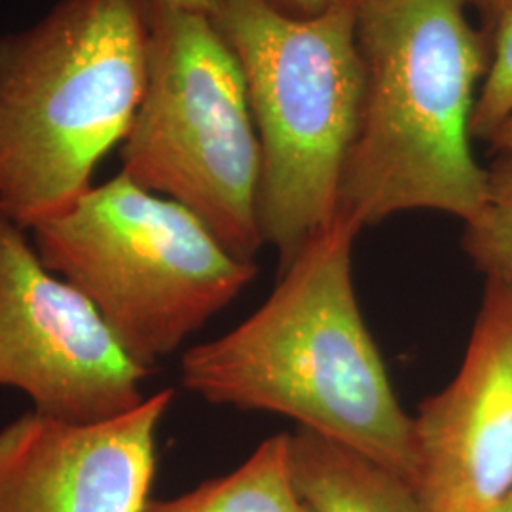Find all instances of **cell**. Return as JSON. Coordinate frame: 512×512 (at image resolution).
Wrapping results in <instances>:
<instances>
[{"label":"cell","instance_id":"7c38bea8","mask_svg":"<svg viewBox=\"0 0 512 512\" xmlns=\"http://www.w3.org/2000/svg\"><path fill=\"white\" fill-rule=\"evenodd\" d=\"M463 224L461 243L476 270L512 287V154H497L488 167L486 200Z\"/></svg>","mask_w":512,"mask_h":512},{"label":"cell","instance_id":"9a60e30c","mask_svg":"<svg viewBox=\"0 0 512 512\" xmlns=\"http://www.w3.org/2000/svg\"><path fill=\"white\" fill-rule=\"evenodd\" d=\"M467 4L484 19L488 31H492L499 18L512 8V0H467Z\"/></svg>","mask_w":512,"mask_h":512},{"label":"cell","instance_id":"7a4b0ae2","mask_svg":"<svg viewBox=\"0 0 512 512\" xmlns=\"http://www.w3.org/2000/svg\"><path fill=\"white\" fill-rule=\"evenodd\" d=\"M363 101L338 215L361 230L410 211L469 220L488 194L473 110L490 61L467 0H389L357 12Z\"/></svg>","mask_w":512,"mask_h":512},{"label":"cell","instance_id":"6da1fadb","mask_svg":"<svg viewBox=\"0 0 512 512\" xmlns=\"http://www.w3.org/2000/svg\"><path fill=\"white\" fill-rule=\"evenodd\" d=\"M361 228L336 215L238 327L186 349L181 384L207 403L268 412L344 446L414 488L406 414L353 283Z\"/></svg>","mask_w":512,"mask_h":512},{"label":"cell","instance_id":"52a82bcc","mask_svg":"<svg viewBox=\"0 0 512 512\" xmlns=\"http://www.w3.org/2000/svg\"><path fill=\"white\" fill-rule=\"evenodd\" d=\"M147 376L92 302L0 213V387L21 391L40 414L93 423L143 403Z\"/></svg>","mask_w":512,"mask_h":512},{"label":"cell","instance_id":"5bb4252c","mask_svg":"<svg viewBox=\"0 0 512 512\" xmlns=\"http://www.w3.org/2000/svg\"><path fill=\"white\" fill-rule=\"evenodd\" d=\"M279 10L293 16H315L325 12L336 0H270Z\"/></svg>","mask_w":512,"mask_h":512},{"label":"cell","instance_id":"277c9868","mask_svg":"<svg viewBox=\"0 0 512 512\" xmlns=\"http://www.w3.org/2000/svg\"><path fill=\"white\" fill-rule=\"evenodd\" d=\"M357 4L293 16L270 0H222L211 16L245 74L260 147L258 228L285 270L338 215L363 101Z\"/></svg>","mask_w":512,"mask_h":512},{"label":"cell","instance_id":"ba28073f","mask_svg":"<svg viewBox=\"0 0 512 512\" xmlns=\"http://www.w3.org/2000/svg\"><path fill=\"white\" fill-rule=\"evenodd\" d=\"M414 490L431 512H484L512 492V287L486 279L452 382L412 418Z\"/></svg>","mask_w":512,"mask_h":512},{"label":"cell","instance_id":"8fae6325","mask_svg":"<svg viewBox=\"0 0 512 512\" xmlns=\"http://www.w3.org/2000/svg\"><path fill=\"white\" fill-rule=\"evenodd\" d=\"M141 512H313L300 494L293 463V435L262 440L228 475L211 478L186 494L150 499Z\"/></svg>","mask_w":512,"mask_h":512},{"label":"cell","instance_id":"9c48e42d","mask_svg":"<svg viewBox=\"0 0 512 512\" xmlns=\"http://www.w3.org/2000/svg\"><path fill=\"white\" fill-rule=\"evenodd\" d=\"M162 389L109 420L27 412L0 429V512H141L156 476Z\"/></svg>","mask_w":512,"mask_h":512},{"label":"cell","instance_id":"2e32d148","mask_svg":"<svg viewBox=\"0 0 512 512\" xmlns=\"http://www.w3.org/2000/svg\"><path fill=\"white\" fill-rule=\"evenodd\" d=\"M490 147L494 148L495 152H505V154H512V114L509 120L497 129L492 141L488 143Z\"/></svg>","mask_w":512,"mask_h":512},{"label":"cell","instance_id":"d6986e66","mask_svg":"<svg viewBox=\"0 0 512 512\" xmlns=\"http://www.w3.org/2000/svg\"><path fill=\"white\" fill-rule=\"evenodd\" d=\"M357 4V8L366 6V4H380V2H389V0H353Z\"/></svg>","mask_w":512,"mask_h":512},{"label":"cell","instance_id":"30bf717a","mask_svg":"<svg viewBox=\"0 0 512 512\" xmlns=\"http://www.w3.org/2000/svg\"><path fill=\"white\" fill-rule=\"evenodd\" d=\"M293 463L313 512H431L403 478L310 431L294 433Z\"/></svg>","mask_w":512,"mask_h":512},{"label":"cell","instance_id":"ac0fdd59","mask_svg":"<svg viewBox=\"0 0 512 512\" xmlns=\"http://www.w3.org/2000/svg\"><path fill=\"white\" fill-rule=\"evenodd\" d=\"M484 512H512V492L505 495L501 501H497L494 507H490L488 511Z\"/></svg>","mask_w":512,"mask_h":512},{"label":"cell","instance_id":"8992f818","mask_svg":"<svg viewBox=\"0 0 512 512\" xmlns=\"http://www.w3.org/2000/svg\"><path fill=\"white\" fill-rule=\"evenodd\" d=\"M147 86L122 171L183 205L241 260L264 247L256 196L260 147L245 74L207 14L150 0Z\"/></svg>","mask_w":512,"mask_h":512},{"label":"cell","instance_id":"4fadbf2b","mask_svg":"<svg viewBox=\"0 0 512 512\" xmlns=\"http://www.w3.org/2000/svg\"><path fill=\"white\" fill-rule=\"evenodd\" d=\"M512 114V8L492 29L490 61L476 97L471 131L475 141L490 143Z\"/></svg>","mask_w":512,"mask_h":512},{"label":"cell","instance_id":"5b68a950","mask_svg":"<svg viewBox=\"0 0 512 512\" xmlns=\"http://www.w3.org/2000/svg\"><path fill=\"white\" fill-rule=\"evenodd\" d=\"M48 270L84 294L120 346L150 372L255 281L183 205L118 173L31 230Z\"/></svg>","mask_w":512,"mask_h":512},{"label":"cell","instance_id":"3957f363","mask_svg":"<svg viewBox=\"0 0 512 512\" xmlns=\"http://www.w3.org/2000/svg\"><path fill=\"white\" fill-rule=\"evenodd\" d=\"M150 0H57L0 35V213L69 211L126 139L147 86Z\"/></svg>","mask_w":512,"mask_h":512},{"label":"cell","instance_id":"e0dca14e","mask_svg":"<svg viewBox=\"0 0 512 512\" xmlns=\"http://www.w3.org/2000/svg\"><path fill=\"white\" fill-rule=\"evenodd\" d=\"M167 2H171L175 6H181V8H186V10H192V12L213 16L217 12V8H219L222 0H167Z\"/></svg>","mask_w":512,"mask_h":512}]
</instances>
